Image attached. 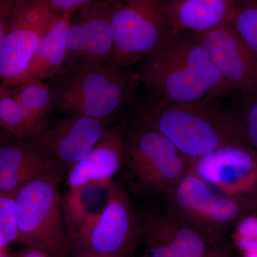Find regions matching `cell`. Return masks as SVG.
Returning a JSON list of instances; mask_svg holds the SVG:
<instances>
[{"instance_id":"cell-1","label":"cell","mask_w":257,"mask_h":257,"mask_svg":"<svg viewBox=\"0 0 257 257\" xmlns=\"http://www.w3.org/2000/svg\"><path fill=\"white\" fill-rule=\"evenodd\" d=\"M141 84L162 106L221 99L234 92L217 69L199 34L177 32L137 71Z\"/></svg>"},{"instance_id":"cell-2","label":"cell","mask_w":257,"mask_h":257,"mask_svg":"<svg viewBox=\"0 0 257 257\" xmlns=\"http://www.w3.org/2000/svg\"><path fill=\"white\" fill-rule=\"evenodd\" d=\"M135 123L162 134L189 160L227 145L249 143L237 113L219 99L150 104Z\"/></svg>"},{"instance_id":"cell-3","label":"cell","mask_w":257,"mask_h":257,"mask_svg":"<svg viewBox=\"0 0 257 257\" xmlns=\"http://www.w3.org/2000/svg\"><path fill=\"white\" fill-rule=\"evenodd\" d=\"M55 110L109 121L141 84L137 72L111 64H88L51 79Z\"/></svg>"},{"instance_id":"cell-4","label":"cell","mask_w":257,"mask_h":257,"mask_svg":"<svg viewBox=\"0 0 257 257\" xmlns=\"http://www.w3.org/2000/svg\"><path fill=\"white\" fill-rule=\"evenodd\" d=\"M121 170L133 192L162 197L187 173L190 160L162 134L142 125L124 127Z\"/></svg>"},{"instance_id":"cell-5","label":"cell","mask_w":257,"mask_h":257,"mask_svg":"<svg viewBox=\"0 0 257 257\" xmlns=\"http://www.w3.org/2000/svg\"><path fill=\"white\" fill-rule=\"evenodd\" d=\"M61 179L55 172L39 177L15 194L19 211L18 242L48 257H69V232Z\"/></svg>"},{"instance_id":"cell-6","label":"cell","mask_w":257,"mask_h":257,"mask_svg":"<svg viewBox=\"0 0 257 257\" xmlns=\"http://www.w3.org/2000/svg\"><path fill=\"white\" fill-rule=\"evenodd\" d=\"M163 200L174 215L199 230L214 245L241 218L257 211L256 203L225 195L190 170Z\"/></svg>"},{"instance_id":"cell-7","label":"cell","mask_w":257,"mask_h":257,"mask_svg":"<svg viewBox=\"0 0 257 257\" xmlns=\"http://www.w3.org/2000/svg\"><path fill=\"white\" fill-rule=\"evenodd\" d=\"M114 51L111 64L128 69L156 53L175 35L163 0H111Z\"/></svg>"},{"instance_id":"cell-8","label":"cell","mask_w":257,"mask_h":257,"mask_svg":"<svg viewBox=\"0 0 257 257\" xmlns=\"http://www.w3.org/2000/svg\"><path fill=\"white\" fill-rule=\"evenodd\" d=\"M140 243L138 210L126 189L114 182L102 212L69 234V256L131 257Z\"/></svg>"},{"instance_id":"cell-9","label":"cell","mask_w":257,"mask_h":257,"mask_svg":"<svg viewBox=\"0 0 257 257\" xmlns=\"http://www.w3.org/2000/svg\"><path fill=\"white\" fill-rule=\"evenodd\" d=\"M61 13L47 0H15L9 28L0 43L2 84L18 78Z\"/></svg>"},{"instance_id":"cell-10","label":"cell","mask_w":257,"mask_h":257,"mask_svg":"<svg viewBox=\"0 0 257 257\" xmlns=\"http://www.w3.org/2000/svg\"><path fill=\"white\" fill-rule=\"evenodd\" d=\"M189 170L225 195L257 204V151L249 143L227 145L190 160Z\"/></svg>"},{"instance_id":"cell-11","label":"cell","mask_w":257,"mask_h":257,"mask_svg":"<svg viewBox=\"0 0 257 257\" xmlns=\"http://www.w3.org/2000/svg\"><path fill=\"white\" fill-rule=\"evenodd\" d=\"M109 127L106 120L69 114L49 121L35 139L45 150L53 172L62 179L100 141Z\"/></svg>"},{"instance_id":"cell-12","label":"cell","mask_w":257,"mask_h":257,"mask_svg":"<svg viewBox=\"0 0 257 257\" xmlns=\"http://www.w3.org/2000/svg\"><path fill=\"white\" fill-rule=\"evenodd\" d=\"M143 257H206L214 246L192 225L162 209L139 211Z\"/></svg>"},{"instance_id":"cell-13","label":"cell","mask_w":257,"mask_h":257,"mask_svg":"<svg viewBox=\"0 0 257 257\" xmlns=\"http://www.w3.org/2000/svg\"><path fill=\"white\" fill-rule=\"evenodd\" d=\"M67 48L64 72L88 64H111L114 51L111 0H96L79 10L77 18L71 20Z\"/></svg>"},{"instance_id":"cell-14","label":"cell","mask_w":257,"mask_h":257,"mask_svg":"<svg viewBox=\"0 0 257 257\" xmlns=\"http://www.w3.org/2000/svg\"><path fill=\"white\" fill-rule=\"evenodd\" d=\"M211 60L234 93L257 92V57L227 24L199 34Z\"/></svg>"},{"instance_id":"cell-15","label":"cell","mask_w":257,"mask_h":257,"mask_svg":"<svg viewBox=\"0 0 257 257\" xmlns=\"http://www.w3.org/2000/svg\"><path fill=\"white\" fill-rule=\"evenodd\" d=\"M51 172L52 165L36 139L2 143L0 193L15 194L29 182Z\"/></svg>"},{"instance_id":"cell-16","label":"cell","mask_w":257,"mask_h":257,"mask_svg":"<svg viewBox=\"0 0 257 257\" xmlns=\"http://www.w3.org/2000/svg\"><path fill=\"white\" fill-rule=\"evenodd\" d=\"M124 126L109 127L92 150L69 170L65 189L78 188L93 182H113L124 160Z\"/></svg>"},{"instance_id":"cell-17","label":"cell","mask_w":257,"mask_h":257,"mask_svg":"<svg viewBox=\"0 0 257 257\" xmlns=\"http://www.w3.org/2000/svg\"><path fill=\"white\" fill-rule=\"evenodd\" d=\"M175 33L204 34L227 23L234 0H163Z\"/></svg>"},{"instance_id":"cell-18","label":"cell","mask_w":257,"mask_h":257,"mask_svg":"<svg viewBox=\"0 0 257 257\" xmlns=\"http://www.w3.org/2000/svg\"><path fill=\"white\" fill-rule=\"evenodd\" d=\"M73 14L66 13L61 15L34 53L23 74L7 87H13L28 81L52 79L63 73L67 59V32Z\"/></svg>"},{"instance_id":"cell-19","label":"cell","mask_w":257,"mask_h":257,"mask_svg":"<svg viewBox=\"0 0 257 257\" xmlns=\"http://www.w3.org/2000/svg\"><path fill=\"white\" fill-rule=\"evenodd\" d=\"M113 184L93 182L66 189L63 201L69 234L102 212L109 202Z\"/></svg>"},{"instance_id":"cell-20","label":"cell","mask_w":257,"mask_h":257,"mask_svg":"<svg viewBox=\"0 0 257 257\" xmlns=\"http://www.w3.org/2000/svg\"><path fill=\"white\" fill-rule=\"evenodd\" d=\"M0 124L18 139L36 138L45 127L29 114L4 84L0 86Z\"/></svg>"},{"instance_id":"cell-21","label":"cell","mask_w":257,"mask_h":257,"mask_svg":"<svg viewBox=\"0 0 257 257\" xmlns=\"http://www.w3.org/2000/svg\"><path fill=\"white\" fill-rule=\"evenodd\" d=\"M8 89L34 119L43 126L48 124L50 114L55 111L50 84L44 81L32 80Z\"/></svg>"},{"instance_id":"cell-22","label":"cell","mask_w":257,"mask_h":257,"mask_svg":"<svg viewBox=\"0 0 257 257\" xmlns=\"http://www.w3.org/2000/svg\"><path fill=\"white\" fill-rule=\"evenodd\" d=\"M226 24L257 57V0H234Z\"/></svg>"},{"instance_id":"cell-23","label":"cell","mask_w":257,"mask_h":257,"mask_svg":"<svg viewBox=\"0 0 257 257\" xmlns=\"http://www.w3.org/2000/svg\"><path fill=\"white\" fill-rule=\"evenodd\" d=\"M19 211L15 194L0 193V249L18 241Z\"/></svg>"},{"instance_id":"cell-24","label":"cell","mask_w":257,"mask_h":257,"mask_svg":"<svg viewBox=\"0 0 257 257\" xmlns=\"http://www.w3.org/2000/svg\"><path fill=\"white\" fill-rule=\"evenodd\" d=\"M230 233L231 246L241 254L257 251L256 213L241 218Z\"/></svg>"},{"instance_id":"cell-25","label":"cell","mask_w":257,"mask_h":257,"mask_svg":"<svg viewBox=\"0 0 257 257\" xmlns=\"http://www.w3.org/2000/svg\"><path fill=\"white\" fill-rule=\"evenodd\" d=\"M235 111L246 133L248 143L257 151V92L239 95Z\"/></svg>"},{"instance_id":"cell-26","label":"cell","mask_w":257,"mask_h":257,"mask_svg":"<svg viewBox=\"0 0 257 257\" xmlns=\"http://www.w3.org/2000/svg\"><path fill=\"white\" fill-rule=\"evenodd\" d=\"M55 11L61 14L75 13L96 0H47Z\"/></svg>"},{"instance_id":"cell-27","label":"cell","mask_w":257,"mask_h":257,"mask_svg":"<svg viewBox=\"0 0 257 257\" xmlns=\"http://www.w3.org/2000/svg\"><path fill=\"white\" fill-rule=\"evenodd\" d=\"M232 246L221 242L216 243L211 248L206 257H232Z\"/></svg>"},{"instance_id":"cell-28","label":"cell","mask_w":257,"mask_h":257,"mask_svg":"<svg viewBox=\"0 0 257 257\" xmlns=\"http://www.w3.org/2000/svg\"><path fill=\"white\" fill-rule=\"evenodd\" d=\"M18 257H48L44 253L27 248L26 250L20 253Z\"/></svg>"},{"instance_id":"cell-29","label":"cell","mask_w":257,"mask_h":257,"mask_svg":"<svg viewBox=\"0 0 257 257\" xmlns=\"http://www.w3.org/2000/svg\"><path fill=\"white\" fill-rule=\"evenodd\" d=\"M0 257H15L14 254L10 251V248L0 249Z\"/></svg>"},{"instance_id":"cell-30","label":"cell","mask_w":257,"mask_h":257,"mask_svg":"<svg viewBox=\"0 0 257 257\" xmlns=\"http://www.w3.org/2000/svg\"><path fill=\"white\" fill-rule=\"evenodd\" d=\"M241 257H257V251H253V252L243 253L241 254Z\"/></svg>"},{"instance_id":"cell-31","label":"cell","mask_w":257,"mask_h":257,"mask_svg":"<svg viewBox=\"0 0 257 257\" xmlns=\"http://www.w3.org/2000/svg\"><path fill=\"white\" fill-rule=\"evenodd\" d=\"M78 257H126L122 256H78Z\"/></svg>"}]
</instances>
